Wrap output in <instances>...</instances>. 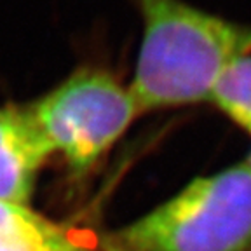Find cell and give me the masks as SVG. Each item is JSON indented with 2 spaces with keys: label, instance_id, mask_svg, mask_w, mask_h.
I'll return each mask as SVG.
<instances>
[{
  "label": "cell",
  "instance_id": "obj_1",
  "mask_svg": "<svg viewBox=\"0 0 251 251\" xmlns=\"http://www.w3.org/2000/svg\"><path fill=\"white\" fill-rule=\"evenodd\" d=\"M140 44L127 82L140 114L209 101L220 75L251 54V26L187 0H134Z\"/></svg>",
  "mask_w": 251,
  "mask_h": 251
},
{
  "label": "cell",
  "instance_id": "obj_6",
  "mask_svg": "<svg viewBox=\"0 0 251 251\" xmlns=\"http://www.w3.org/2000/svg\"><path fill=\"white\" fill-rule=\"evenodd\" d=\"M209 101L251 134V54L234 59L211 91Z\"/></svg>",
  "mask_w": 251,
  "mask_h": 251
},
{
  "label": "cell",
  "instance_id": "obj_5",
  "mask_svg": "<svg viewBox=\"0 0 251 251\" xmlns=\"http://www.w3.org/2000/svg\"><path fill=\"white\" fill-rule=\"evenodd\" d=\"M0 251H93L80 237L21 204L0 201Z\"/></svg>",
  "mask_w": 251,
  "mask_h": 251
},
{
  "label": "cell",
  "instance_id": "obj_2",
  "mask_svg": "<svg viewBox=\"0 0 251 251\" xmlns=\"http://www.w3.org/2000/svg\"><path fill=\"white\" fill-rule=\"evenodd\" d=\"M105 251H251V168L197 178L140 222L110 234Z\"/></svg>",
  "mask_w": 251,
  "mask_h": 251
},
{
  "label": "cell",
  "instance_id": "obj_3",
  "mask_svg": "<svg viewBox=\"0 0 251 251\" xmlns=\"http://www.w3.org/2000/svg\"><path fill=\"white\" fill-rule=\"evenodd\" d=\"M26 110L46 145L84 171L140 115L129 86L112 68L84 63Z\"/></svg>",
  "mask_w": 251,
  "mask_h": 251
},
{
  "label": "cell",
  "instance_id": "obj_7",
  "mask_svg": "<svg viewBox=\"0 0 251 251\" xmlns=\"http://www.w3.org/2000/svg\"><path fill=\"white\" fill-rule=\"evenodd\" d=\"M244 162H246V164L251 168V152H250V155H248V159H246V161H244Z\"/></svg>",
  "mask_w": 251,
  "mask_h": 251
},
{
  "label": "cell",
  "instance_id": "obj_4",
  "mask_svg": "<svg viewBox=\"0 0 251 251\" xmlns=\"http://www.w3.org/2000/svg\"><path fill=\"white\" fill-rule=\"evenodd\" d=\"M49 155L26 105L0 106V201L23 206Z\"/></svg>",
  "mask_w": 251,
  "mask_h": 251
}]
</instances>
